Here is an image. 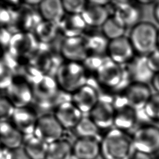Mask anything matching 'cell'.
<instances>
[{"instance_id": "d6a6232c", "label": "cell", "mask_w": 159, "mask_h": 159, "mask_svg": "<svg viewBox=\"0 0 159 159\" xmlns=\"http://www.w3.org/2000/svg\"><path fill=\"white\" fill-rule=\"evenodd\" d=\"M143 111L150 120H159V93L152 95Z\"/></svg>"}, {"instance_id": "7bdbcfd3", "label": "cell", "mask_w": 159, "mask_h": 159, "mask_svg": "<svg viewBox=\"0 0 159 159\" xmlns=\"http://www.w3.org/2000/svg\"><path fill=\"white\" fill-rule=\"evenodd\" d=\"M132 159H152V158L151 156L148 154L136 151L135 153L134 154Z\"/></svg>"}, {"instance_id": "ab89813d", "label": "cell", "mask_w": 159, "mask_h": 159, "mask_svg": "<svg viewBox=\"0 0 159 159\" xmlns=\"http://www.w3.org/2000/svg\"><path fill=\"white\" fill-rule=\"evenodd\" d=\"M147 58L152 71L154 73L159 72V48H157L147 55Z\"/></svg>"}, {"instance_id": "c3c4849f", "label": "cell", "mask_w": 159, "mask_h": 159, "mask_svg": "<svg viewBox=\"0 0 159 159\" xmlns=\"http://www.w3.org/2000/svg\"><path fill=\"white\" fill-rule=\"evenodd\" d=\"M158 48H159V29H158Z\"/></svg>"}, {"instance_id": "52a82bcc", "label": "cell", "mask_w": 159, "mask_h": 159, "mask_svg": "<svg viewBox=\"0 0 159 159\" xmlns=\"http://www.w3.org/2000/svg\"><path fill=\"white\" fill-rule=\"evenodd\" d=\"M29 60V65L42 73L51 76H52L53 71H55L56 74L61 65L51 48L50 44L40 42L36 50Z\"/></svg>"}, {"instance_id": "5bb4252c", "label": "cell", "mask_w": 159, "mask_h": 159, "mask_svg": "<svg viewBox=\"0 0 159 159\" xmlns=\"http://www.w3.org/2000/svg\"><path fill=\"white\" fill-rule=\"evenodd\" d=\"M122 92L127 105L135 111L143 109L153 94L148 84L138 83H131Z\"/></svg>"}, {"instance_id": "277c9868", "label": "cell", "mask_w": 159, "mask_h": 159, "mask_svg": "<svg viewBox=\"0 0 159 159\" xmlns=\"http://www.w3.org/2000/svg\"><path fill=\"white\" fill-rule=\"evenodd\" d=\"M96 75L100 84L110 89L123 91L132 83L122 65L114 62L108 57L97 70Z\"/></svg>"}, {"instance_id": "30bf717a", "label": "cell", "mask_w": 159, "mask_h": 159, "mask_svg": "<svg viewBox=\"0 0 159 159\" xmlns=\"http://www.w3.org/2000/svg\"><path fill=\"white\" fill-rule=\"evenodd\" d=\"M112 3L116 7L113 17L124 28H132L141 22L142 11L139 4L127 1H112Z\"/></svg>"}, {"instance_id": "44dd1931", "label": "cell", "mask_w": 159, "mask_h": 159, "mask_svg": "<svg viewBox=\"0 0 159 159\" xmlns=\"http://www.w3.org/2000/svg\"><path fill=\"white\" fill-rule=\"evenodd\" d=\"M24 140L23 134L8 122L0 123V143L6 149L22 147Z\"/></svg>"}, {"instance_id": "f546056e", "label": "cell", "mask_w": 159, "mask_h": 159, "mask_svg": "<svg viewBox=\"0 0 159 159\" xmlns=\"http://www.w3.org/2000/svg\"><path fill=\"white\" fill-rule=\"evenodd\" d=\"M89 55L103 56L107 53L109 40L103 34H93L85 38Z\"/></svg>"}, {"instance_id": "83f0119b", "label": "cell", "mask_w": 159, "mask_h": 159, "mask_svg": "<svg viewBox=\"0 0 159 159\" xmlns=\"http://www.w3.org/2000/svg\"><path fill=\"white\" fill-rule=\"evenodd\" d=\"M48 144L34 135L25 137L22 147L30 159H45Z\"/></svg>"}, {"instance_id": "8fae6325", "label": "cell", "mask_w": 159, "mask_h": 159, "mask_svg": "<svg viewBox=\"0 0 159 159\" xmlns=\"http://www.w3.org/2000/svg\"><path fill=\"white\" fill-rule=\"evenodd\" d=\"M112 100L113 98L99 94L98 102L89 112L90 118L100 130L109 129L114 125L116 111Z\"/></svg>"}, {"instance_id": "ffe728a7", "label": "cell", "mask_w": 159, "mask_h": 159, "mask_svg": "<svg viewBox=\"0 0 159 159\" xmlns=\"http://www.w3.org/2000/svg\"><path fill=\"white\" fill-rule=\"evenodd\" d=\"M38 117L27 107L16 108L12 117L13 125L25 137L34 135Z\"/></svg>"}, {"instance_id": "e575fe53", "label": "cell", "mask_w": 159, "mask_h": 159, "mask_svg": "<svg viewBox=\"0 0 159 159\" xmlns=\"http://www.w3.org/2000/svg\"><path fill=\"white\" fill-rule=\"evenodd\" d=\"M14 73L9 66L0 60V89H7L14 81Z\"/></svg>"}, {"instance_id": "ee69618b", "label": "cell", "mask_w": 159, "mask_h": 159, "mask_svg": "<svg viewBox=\"0 0 159 159\" xmlns=\"http://www.w3.org/2000/svg\"><path fill=\"white\" fill-rule=\"evenodd\" d=\"M153 16L155 20L159 23V1L157 2L154 5Z\"/></svg>"}, {"instance_id": "e0dca14e", "label": "cell", "mask_w": 159, "mask_h": 159, "mask_svg": "<svg viewBox=\"0 0 159 159\" xmlns=\"http://www.w3.org/2000/svg\"><path fill=\"white\" fill-rule=\"evenodd\" d=\"M7 98L16 108L26 107L34 99L30 86L26 81H13L6 90Z\"/></svg>"}, {"instance_id": "4316f807", "label": "cell", "mask_w": 159, "mask_h": 159, "mask_svg": "<svg viewBox=\"0 0 159 159\" xmlns=\"http://www.w3.org/2000/svg\"><path fill=\"white\" fill-rule=\"evenodd\" d=\"M73 157V145L61 138L48 144L45 159H71Z\"/></svg>"}, {"instance_id": "7402d4cb", "label": "cell", "mask_w": 159, "mask_h": 159, "mask_svg": "<svg viewBox=\"0 0 159 159\" xmlns=\"http://www.w3.org/2000/svg\"><path fill=\"white\" fill-rule=\"evenodd\" d=\"M58 25L66 38L81 36L87 26L81 14H69L65 15Z\"/></svg>"}, {"instance_id": "7dc6e473", "label": "cell", "mask_w": 159, "mask_h": 159, "mask_svg": "<svg viewBox=\"0 0 159 159\" xmlns=\"http://www.w3.org/2000/svg\"><path fill=\"white\" fill-rule=\"evenodd\" d=\"M138 2L139 4H150L153 2V1H138Z\"/></svg>"}, {"instance_id": "60d3db41", "label": "cell", "mask_w": 159, "mask_h": 159, "mask_svg": "<svg viewBox=\"0 0 159 159\" xmlns=\"http://www.w3.org/2000/svg\"><path fill=\"white\" fill-rule=\"evenodd\" d=\"M14 33L9 28H0V45L8 48L12 37Z\"/></svg>"}, {"instance_id": "d6986e66", "label": "cell", "mask_w": 159, "mask_h": 159, "mask_svg": "<svg viewBox=\"0 0 159 159\" xmlns=\"http://www.w3.org/2000/svg\"><path fill=\"white\" fill-rule=\"evenodd\" d=\"M101 140L78 138L73 144V156L76 159H96L101 155Z\"/></svg>"}, {"instance_id": "9c48e42d", "label": "cell", "mask_w": 159, "mask_h": 159, "mask_svg": "<svg viewBox=\"0 0 159 159\" xmlns=\"http://www.w3.org/2000/svg\"><path fill=\"white\" fill-rule=\"evenodd\" d=\"M63 130L55 115L45 114L38 117L34 135L50 144L61 139Z\"/></svg>"}, {"instance_id": "ba28073f", "label": "cell", "mask_w": 159, "mask_h": 159, "mask_svg": "<svg viewBox=\"0 0 159 159\" xmlns=\"http://www.w3.org/2000/svg\"><path fill=\"white\" fill-rule=\"evenodd\" d=\"M39 44V42L34 33L18 32L13 34L7 50L8 52L17 59H29Z\"/></svg>"}, {"instance_id": "b9f144b4", "label": "cell", "mask_w": 159, "mask_h": 159, "mask_svg": "<svg viewBox=\"0 0 159 159\" xmlns=\"http://www.w3.org/2000/svg\"><path fill=\"white\" fill-rule=\"evenodd\" d=\"M151 83L155 91L159 93V72L155 73Z\"/></svg>"}, {"instance_id": "d4e9b609", "label": "cell", "mask_w": 159, "mask_h": 159, "mask_svg": "<svg viewBox=\"0 0 159 159\" xmlns=\"http://www.w3.org/2000/svg\"><path fill=\"white\" fill-rule=\"evenodd\" d=\"M17 12V17L13 26L19 24L22 29V32H27L34 33L36 27L43 20L39 12H35L29 9L28 6Z\"/></svg>"}, {"instance_id": "ac0fdd59", "label": "cell", "mask_w": 159, "mask_h": 159, "mask_svg": "<svg viewBox=\"0 0 159 159\" xmlns=\"http://www.w3.org/2000/svg\"><path fill=\"white\" fill-rule=\"evenodd\" d=\"M54 115L66 129H74L83 117L82 112L71 101L61 104L55 110Z\"/></svg>"}, {"instance_id": "603a6c76", "label": "cell", "mask_w": 159, "mask_h": 159, "mask_svg": "<svg viewBox=\"0 0 159 159\" xmlns=\"http://www.w3.org/2000/svg\"><path fill=\"white\" fill-rule=\"evenodd\" d=\"M81 15L87 25L94 27H102L109 17V13L106 6L89 2Z\"/></svg>"}, {"instance_id": "6da1fadb", "label": "cell", "mask_w": 159, "mask_h": 159, "mask_svg": "<svg viewBox=\"0 0 159 159\" xmlns=\"http://www.w3.org/2000/svg\"><path fill=\"white\" fill-rule=\"evenodd\" d=\"M102 159H132L136 152L132 137L117 129H109L100 141Z\"/></svg>"}, {"instance_id": "f35d334b", "label": "cell", "mask_w": 159, "mask_h": 159, "mask_svg": "<svg viewBox=\"0 0 159 159\" xmlns=\"http://www.w3.org/2000/svg\"><path fill=\"white\" fill-rule=\"evenodd\" d=\"M4 159H30L23 147L13 149H6Z\"/></svg>"}, {"instance_id": "f6af8a7d", "label": "cell", "mask_w": 159, "mask_h": 159, "mask_svg": "<svg viewBox=\"0 0 159 159\" xmlns=\"http://www.w3.org/2000/svg\"><path fill=\"white\" fill-rule=\"evenodd\" d=\"M41 1H39V0H34V1H32V0H29V1H25L24 2L25 3V5L28 6H34V5H39V4L40 3Z\"/></svg>"}, {"instance_id": "74e56055", "label": "cell", "mask_w": 159, "mask_h": 159, "mask_svg": "<svg viewBox=\"0 0 159 159\" xmlns=\"http://www.w3.org/2000/svg\"><path fill=\"white\" fill-rule=\"evenodd\" d=\"M106 58V57H104V56L89 55L83 61V65L85 69L96 72Z\"/></svg>"}, {"instance_id": "9a60e30c", "label": "cell", "mask_w": 159, "mask_h": 159, "mask_svg": "<svg viewBox=\"0 0 159 159\" xmlns=\"http://www.w3.org/2000/svg\"><path fill=\"white\" fill-rule=\"evenodd\" d=\"M132 83L148 84L151 83L155 73L150 69L147 56L136 55L127 64L125 68Z\"/></svg>"}, {"instance_id": "5b68a950", "label": "cell", "mask_w": 159, "mask_h": 159, "mask_svg": "<svg viewBox=\"0 0 159 159\" xmlns=\"http://www.w3.org/2000/svg\"><path fill=\"white\" fill-rule=\"evenodd\" d=\"M85 70L84 66L78 62L61 63L55 74L58 86L68 93H75L88 81Z\"/></svg>"}, {"instance_id": "681fc988", "label": "cell", "mask_w": 159, "mask_h": 159, "mask_svg": "<svg viewBox=\"0 0 159 159\" xmlns=\"http://www.w3.org/2000/svg\"><path fill=\"white\" fill-rule=\"evenodd\" d=\"M71 159H76V158H75V157L73 156V157H72V158H71Z\"/></svg>"}, {"instance_id": "484cf974", "label": "cell", "mask_w": 159, "mask_h": 159, "mask_svg": "<svg viewBox=\"0 0 159 159\" xmlns=\"http://www.w3.org/2000/svg\"><path fill=\"white\" fill-rule=\"evenodd\" d=\"M137 122L136 111L129 106L116 110L114 125L116 129L127 132L132 129Z\"/></svg>"}, {"instance_id": "d590c367", "label": "cell", "mask_w": 159, "mask_h": 159, "mask_svg": "<svg viewBox=\"0 0 159 159\" xmlns=\"http://www.w3.org/2000/svg\"><path fill=\"white\" fill-rule=\"evenodd\" d=\"M15 109L7 97H0V123L12 119Z\"/></svg>"}, {"instance_id": "cb8c5ba5", "label": "cell", "mask_w": 159, "mask_h": 159, "mask_svg": "<svg viewBox=\"0 0 159 159\" xmlns=\"http://www.w3.org/2000/svg\"><path fill=\"white\" fill-rule=\"evenodd\" d=\"M39 13L43 20L59 24L65 16L62 1L44 0L39 5Z\"/></svg>"}, {"instance_id": "836d02e7", "label": "cell", "mask_w": 159, "mask_h": 159, "mask_svg": "<svg viewBox=\"0 0 159 159\" xmlns=\"http://www.w3.org/2000/svg\"><path fill=\"white\" fill-rule=\"evenodd\" d=\"M17 17V11L9 7L0 6V28L12 27Z\"/></svg>"}, {"instance_id": "4fadbf2b", "label": "cell", "mask_w": 159, "mask_h": 159, "mask_svg": "<svg viewBox=\"0 0 159 159\" xmlns=\"http://www.w3.org/2000/svg\"><path fill=\"white\" fill-rule=\"evenodd\" d=\"M134 48L129 37H122L110 40L107 53L108 57L114 62L123 65L127 64L135 55Z\"/></svg>"}, {"instance_id": "7c38bea8", "label": "cell", "mask_w": 159, "mask_h": 159, "mask_svg": "<svg viewBox=\"0 0 159 159\" xmlns=\"http://www.w3.org/2000/svg\"><path fill=\"white\" fill-rule=\"evenodd\" d=\"M99 99V93L94 82L88 81L71 95V101L82 113L90 112Z\"/></svg>"}, {"instance_id": "1f68e13d", "label": "cell", "mask_w": 159, "mask_h": 159, "mask_svg": "<svg viewBox=\"0 0 159 159\" xmlns=\"http://www.w3.org/2000/svg\"><path fill=\"white\" fill-rule=\"evenodd\" d=\"M101 27L102 34L109 41L124 36L126 29L118 23L113 16L109 17Z\"/></svg>"}, {"instance_id": "7a4b0ae2", "label": "cell", "mask_w": 159, "mask_h": 159, "mask_svg": "<svg viewBox=\"0 0 159 159\" xmlns=\"http://www.w3.org/2000/svg\"><path fill=\"white\" fill-rule=\"evenodd\" d=\"M22 73L31 87L36 104L50 99L59 91L55 77L44 74L29 64L24 66Z\"/></svg>"}, {"instance_id": "2e32d148", "label": "cell", "mask_w": 159, "mask_h": 159, "mask_svg": "<svg viewBox=\"0 0 159 159\" xmlns=\"http://www.w3.org/2000/svg\"><path fill=\"white\" fill-rule=\"evenodd\" d=\"M60 52L69 61H83L88 56L85 38L81 36L65 38L61 44Z\"/></svg>"}, {"instance_id": "8d00e7d4", "label": "cell", "mask_w": 159, "mask_h": 159, "mask_svg": "<svg viewBox=\"0 0 159 159\" xmlns=\"http://www.w3.org/2000/svg\"><path fill=\"white\" fill-rule=\"evenodd\" d=\"M62 4L65 11L68 14H81L87 3L83 0H64Z\"/></svg>"}, {"instance_id": "3957f363", "label": "cell", "mask_w": 159, "mask_h": 159, "mask_svg": "<svg viewBox=\"0 0 159 159\" xmlns=\"http://www.w3.org/2000/svg\"><path fill=\"white\" fill-rule=\"evenodd\" d=\"M156 26L150 22L141 21L131 29L129 39L134 50L140 55L147 56L158 48Z\"/></svg>"}, {"instance_id": "bcb514c9", "label": "cell", "mask_w": 159, "mask_h": 159, "mask_svg": "<svg viewBox=\"0 0 159 159\" xmlns=\"http://www.w3.org/2000/svg\"><path fill=\"white\" fill-rule=\"evenodd\" d=\"M5 152V148L0 143V159H4V155Z\"/></svg>"}, {"instance_id": "4dcf8cb0", "label": "cell", "mask_w": 159, "mask_h": 159, "mask_svg": "<svg viewBox=\"0 0 159 159\" xmlns=\"http://www.w3.org/2000/svg\"><path fill=\"white\" fill-rule=\"evenodd\" d=\"M78 138H93L101 140L100 129L90 117H82L74 129Z\"/></svg>"}, {"instance_id": "8992f818", "label": "cell", "mask_w": 159, "mask_h": 159, "mask_svg": "<svg viewBox=\"0 0 159 159\" xmlns=\"http://www.w3.org/2000/svg\"><path fill=\"white\" fill-rule=\"evenodd\" d=\"M131 137L136 151L150 156L159 152V127L143 124L134 131Z\"/></svg>"}, {"instance_id": "f1b7e54d", "label": "cell", "mask_w": 159, "mask_h": 159, "mask_svg": "<svg viewBox=\"0 0 159 159\" xmlns=\"http://www.w3.org/2000/svg\"><path fill=\"white\" fill-rule=\"evenodd\" d=\"M58 31V24L43 20L36 27L34 34L40 43L50 44L55 39Z\"/></svg>"}]
</instances>
